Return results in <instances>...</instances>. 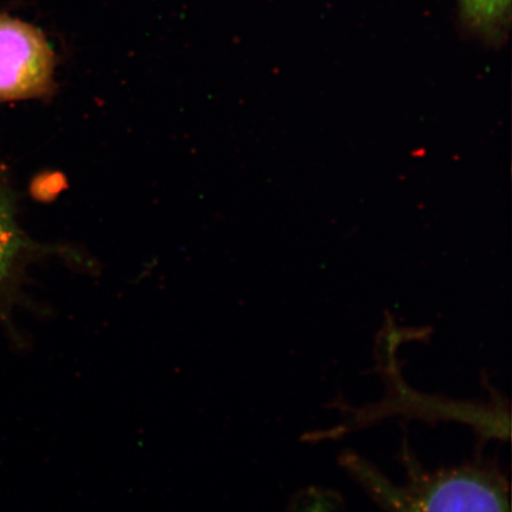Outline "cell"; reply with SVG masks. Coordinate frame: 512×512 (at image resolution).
Wrapping results in <instances>:
<instances>
[{
    "label": "cell",
    "mask_w": 512,
    "mask_h": 512,
    "mask_svg": "<svg viewBox=\"0 0 512 512\" xmlns=\"http://www.w3.org/2000/svg\"><path fill=\"white\" fill-rule=\"evenodd\" d=\"M344 465L387 512H510L508 484L494 467L426 471L409 464L405 482L395 484L355 456Z\"/></svg>",
    "instance_id": "1"
},
{
    "label": "cell",
    "mask_w": 512,
    "mask_h": 512,
    "mask_svg": "<svg viewBox=\"0 0 512 512\" xmlns=\"http://www.w3.org/2000/svg\"><path fill=\"white\" fill-rule=\"evenodd\" d=\"M56 57L35 25L0 15V101L41 98L54 87Z\"/></svg>",
    "instance_id": "2"
},
{
    "label": "cell",
    "mask_w": 512,
    "mask_h": 512,
    "mask_svg": "<svg viewBox=\"0 0 512 512\" xmlns=\"http://www.w3.org/2000/svg\"><path fill=\"white\" fill-rule=\"evenodd\" d=\"M511 0H462V12L470 27L488 38H501L510 19Z\"/></svg>",
    "instance_id": "3"
},
{
    "label": "cell",
    "mask_w": 512,
    "mask_h": 512,
    "mask_svg": "<svg viewBox=\"0 0 512 512\" xmlns=\"http://www.w3.org/2000/svg\"><path fill=\"white\" fill-rule=\"evenodd\" d=\"M23 245L21 230L17 226L14 207L0 185V288L9 274Z\"/></svg>",
    "instance_id": "4"
}]
</instances>
